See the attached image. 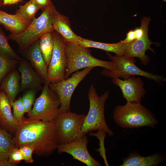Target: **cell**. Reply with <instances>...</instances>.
Masks as SVG:
<instances>
[{
  "mask_svg": "<svg viewBox=\"0 0 166 166\" xmlns=\"http://www.w3.org/2000/svg\"><path fill=\"white\" fill-rule=\"evenodd\" d=\"M78 44L85 47L96 48L112 52L119 56H123L125 45L121 40L116 43H107L95 42L81 37Z\"/></svg>",
  "mask_w": 166,
  "mask_h": 166,
  "instance_id": "obj_21",
  "label": "cell"
},
{
  "mask_svg": "<svg viewBox=\"0 0 166 166\" xmlns=\"http://www.w3.org/2000/svg\"><path fill=\"white\" fill-rule=\"evenodd\" d=\"M42 10L53 5L50 0H32Z\"/></svg>",
  "mask_w": 166,
  "mask_h": 166,
  "instance_id": "obj_32",
  "label": "cell"
},
{
  "mask_svg": "<svg viewBox=\"0 0 166 166\" xmlns=\"http://www.w3.org/2000/svg\"><path fill=\"white\" fill-rule=\"evenodd\" d=\"M18 70L20 74V91L33 88L37 90L42 88L44 80L25 59L19 61Z\"/></svg>",
  "mask_w": 166,
  "mask_h": 166,
  "instance_id": "obj_14",
  "label": "cell"
},
{
  "mask_svg": "<svg viewBox=\"0 0 166 166\" xmlns=\"http://www.w3.org/2000/svg\"><path fill=\"white\" fill-rule=\"evenodd\" d=\"M37 90L33 88L29 89L21 97L25 113H27L28 115L31 112L34 102Z\"/></svg>",
  "mask_w": 166,
  "mask_h": 166,
  "instance_id": "obj_28",
  "label": "cell"
},
{
  "mask_svg": "<svg viewBox=\"0 0 166 166\" xmlns=\"http://www.w3.org/2000/svg\"><path fill=\"white\" fill-rule=\"evenodd\" d=\"M11 106L6 95L0 91V126L9 133L15 132L18 124L15 121L11 112Z\"/></svg>",
  "mask_w": 166,
  "mask_h": 166,
  "instance_id": "obj_17",
  "label": "cell"
},
{
  "mask_svg": "<svg viewBox=\"0 0 166 166\" xmlns=\"http://www.w3.org/2000/svg\"><path fill=\"white\" fill-rule=\"evenodd\" d=\"M53 5L42 10L41 15L34 18L30 26L23 32L18 34H10L8 39L16 42L18 51L24 54L29 48L44 34L53 30L52 8Z\"/></svg>",
  "mask_w": 166,
  "mask_h": 166,
  "instance_id": "obj_5",
  "label": "cell"
},
{
  "mask_svg": "<svg viewBox=\"0 0 166 166\" xmlns=\"http://www.w3.org/2000/svg\"><path fill=\"white\" fill-rule=\"evenodd\" d=\"M16 164L10 163L8 161H0V166H16Z\"/></svg>",
  "mask_w": 166,
  "mask_h": 166,
  "instance_id": "obj_35",
  "label": "cell"
},
{
  "mask_svg": "<svg viewBox=\"0 0 166 166\" xmlns=\"http://www.w3.org/2000/svg\"><path fill=\"white\" fill-rule=\"evenodd\" d=\"M113 83L119 87L123 98L127 102L132 103H140L141 99L145 95L146 90L141 79L135 76L122 80L119 78H112Z\"/></svg>",
  "mask_w": 166,
  "mask_h": 166,
  "instance_id": "obj_12",
  "label": "cell"
},
{
  "mask_svg": "<svg viewBox=\"0 0 166 166\" xmlns=\"http://www.w3.org/2000/svg\"><path fill=\"white\" fill-rule=\"evenodd\" d=\"M113 114L116 123L124 128L144 126L153 128L158 122L153 113L140 103L127 102L123 105H117Z\"/></svg>",
  "mask_w": 166,
  "mask_h": 166,
  "instance_id": "obj_2",
  "label": "cell"
},
{
  "mask_svg": "<svg viewBox=\"0 0 166 166\" xmlns=\"http://www.w3.org/2000/svg\"><path fill=\"white\" fill-rule=\"evenodd\" d=\"M85 116L71 111L59 113L55 125L59 144L73 141L84 135L81 129Z\"/></svg>",
  "mask_w": 166,
  "mask_h": 166,
  "instance_id": "obj_8",
  "label": "cell"
},
{
  "mask_svg": "<svg viewBox=\"0 0 166 166\" xmlns=\"http://www.w3.org/2000/svg\"><path fill=\"white\" fill-rule=\"evenodd\" d=\"M53 47L51 59L48 66V73L44 84L54 83L64 79L67 67V60L65 54V42L57 32H52Z\"/></svg>",
  "mask_w": 166,
  "mask_h": 166,
  "instance_id": "obj_9",
  "label": "cell"
},
{
  "mask_svg": "<svg viewBox=\"0 0 166 166\" xmlns=\"http://www.w3.org/2000/svg\"><path fill=\"white\" fill-rule=\"evenodd\" d=\"M32 22L23 18L17 10L14 14H11L0 10V24L11 34H18L23 32Z\"/></svg>",
  "mask_w": 166,
  "mask_h": 166,
  "instance_id": "obj_16",
  "label": "cell"
},
{
  "mask_svg": "<svg viewBox=\"0 0 166 166\" xmlns=\"http://www.w3.org/2000/svg\"><path fill=\"white\" fill-rule=\"evenodd\" d=\"M52 13L53 30L60 34L65 42L78 44L81 37L71 29L68 18L58 12L54 5Z\"/></svg>",
  "mask_w": 166,
  "mask_h": 166,
  "instance_id": "obj_15",
  "label": "cell"
},
{
  "mask_svg": "<svg viewBox=\"0 0 166 166\" xmlns=\"http://www.w3.org/2000/svg\"><path fill=\"white\" fill-rule=\"evenodd\" d=\"M152 42L149 39L148 32L141 38L127 43H125L123 55L126 57H137L141 61L142 64L147 65L150 61L149 56L145 54L149 50L155 53L154 50L151 47Z\"/></svg>",
  "mask_w": 166,
  "mask_h": 166,
  "instance_id": "obj_13",
  "label": "cell"
},
{
  "mask_svg": "<svg viewBox=\"0 0 166 166\" xmlns=\"http://www.w3.org/2000/svg\"><path fill=\"white\" fill-rule=\"evenodd\" d=\"M24 157V160L27 163L34 162L32 157L34 152V146L32 144L24 145L19 147Z\"/></svg>",
  "mask_w": 166,
  "mask_h": 166,
  "instance_id": "obj_30",
  "label": "cell"
},
{
  "mask_svg": "<svg viewBox=\"0 0 166 166\" xmlns=\"http://www.w3.org/2000/svg\"><path fill=\"white\" fill-rule=\"evenodd\" d=\"M22 160H24V157L19 147H15L10 154L8 161L16 164Z\"/></svg>",
  "mask_w": 166,
  "mask_h": 166,
  "instance_id": "obj_31",
  "label": "cell"
},
{
  "mask_svg": "<svg viewBox=\"0 0 166 166\" xmlns=\"http://www.w3.org/2000/svg\"><path fill=\"white\" fill-rule=\"evenodd\" d=\"M136 39L133 30H129L126 34L125 38L123 40H121L124 43H127L131 42Z\"/></svg>",
  "mask_w": 166,
  "mask_h": 166,
  "instance_id": "obj_33",
  "label": "cell"
},
{
  "mask_svg": "<svg viewBox=\"0 0 166 166\" xmlns=\"http://www.w3.org/2000/svg\"><path fill=\"white\" fill-rule=\"evenodd\" d=\"M19 61L16 60L6 59L0 55V85L6 76L15 68Z\"/></svg>",
  "mask_w": 166,
  "mask_h": 166,
  "instance_id": "obj_27",
  "label": "cell"
},
{
  "mask_svg": "<svg viewBox=\"0 0 166 166\" xmlns=\"http://www.w3.org/2000/svg\"><path fill=\"white\" fill-rule=\"evenodd\" d=\"M88 94L89 103V110L87 114L85 116L81 127L82 134H86L89 132L103 130L109 136H113L114 132L108 127L104 114L105 104L109 96V90L99 96L96 88L93 84H91Z\"/></svg>",
  "mask_w": 166,
  "mask_h": 166,
  "instance_id": "obj_3",
  "label": "cell"
},
{
  "mask_svg": "<svg viewBox=\"0 0 166 166\" xmlns=\"http://www.w3.org/2000/svg\"><path fill=\"white\" fill-rule=\"evenodd\" d=\"M39 49L44 61L47 66L52 57L53 41L52 32L45 33L39 39Z\"/></svg>",
  "mask_w": 166,
  "mask_h": 166,
  "instance_id": "obj_23",
  "label": "cell"
},
{
  "mask_svg": "<svg viewBox=\"0 0 166 166\" xmlns=\"http://www.w3.org/2000/svg\"><path fill=\"white\" fill-rule=\"evenodd\" d=\"M163 2H165L166 1V0H163Z\"/></svg>",
  "mask_w": 166,
  "mask_h": 166,
  "instance_id": "obj_37",
  "label": "cell"
},
{
  "mask_svg": "<svg viewBox=\"0 0 166 166\" xmlns=\"http://www.w3.org/2000/svg\"><path fill=\"white\" fill-rule=\"evenodd\" d=\"M23 2V0H3V5H10Z\"/></svg>",
  "mask_w": 166,
  "mask_h": 166,
  "instance_id": "obj_34",
  "label": "cell"
},
{
  "mask_svg": "<svg viewBox=\"0 0 166 166\" xmlns=\"http://www.w3.org/2000/svg\"><path fill=\"white\" fill-rule=\"evenodd\" d=\"M13 139L15 147L32 144L34 153L40 157L52 155L59 145L55 121H45L27 118L18 125Z\"/></svg>",
  "mask_w": 166,
  "mask_h": 166,
  "instance_id": "obj_1",
  "label": "cell"
},
{
  "mask_svg": "<svg viewBox=\"0 0 166 166\" xmlns=\"http://www.w3.org/2000/svg\"><path fill=\"white\" fill-rule=\"evenodd\" d=\"M106 132L103 130H98L95 133L90 132V136H96L99 140L100 147L97 149L96 151L99 153V155L104 160L105 164L106 166H109L106 154V149L104 146V140L106 136Z\"/></svg>",
  "mask_w": 166,
  "mask_h": 166,
  "instance_id": "obj_29",
  "label": "cell"
},
{
  "mask_svg": "<svg viewBox=\"0 0 166 166\" xmlns=\"http://www.w3.org/2000/svg\"><path fill=\"white\" fill-rule=\"evenodd\" d=\"M7 39L0 26V55L8 59L20 61L22 59L11 47Z\"/></svg>",
  "mask_w": 166,
  "mask_h": 166,
  "instance_id": "obj_24",
  "label": "cell"
},
{
  "mask_svg": "<svg viewBox=\"0 0 166 166\" xmlns=\"http://www.w3.org/2000/svg\"><path fill=\"white\" fill-rule=\"evenodd\" d=\"M11 106L13 108V115L18 125L22 123L26 118L24 117L25 113V108L22 103L21 98L10 103Z\"/></svg>",
  "mask_w": 166,
  "mask_h": 166,
  "instance_id": "obj_26",
  "label": "cell"
},
{
  "mask_svg": "<svg viewBox=\"0 0 166 166\" xmlns=\"http://www.w3.org/2000/svg\"><path fill=\"white\" fill-rule=\"evenodd\" d=\"M24 54L31 66L45 81L47 76L48 66L39 49V39L29 48Z\"/></svg>",
  "mask_w": 166,
  "mask_h": 166,
  "instance_id": "obj_20",
  "label": "cell"
},
{
  "mask_svg": "<svg viewBox=\"0 0 166 166\" xmlns=\"http://www.w3.org/2000/svg\"><path fill=\"white\" fill-rule=\"evenodd\" d=\"M94 67H87L81 71H77L70 78L49 84L50 88L58 97L61 102L59 113L70 111V102L72 95L79 83Z\"/></svg>",
  "mask_w": 166,
  "mask_h": 166,
  "instance_id": "obj_10",
  "label": "cell"
},
{
  "mask_svg": "<svg viewBox=\"0 0 166 166\" xmlns=\"http://www.w3.org/2000/svg\"><path fill=\"white\" fill-rule=\"evenodd\" d=\"M39 7L32 0H30L23 5H20L17 10L20 15L25 19L32 21L35 18Z\"/></svg>",
  "mask_w": 166,
  "mask_h": 166,
  "instance_id": "obj_25",
  "label": "cell"
},
{
  "mask_svg": "<svg viewBox=\"0 0 166 166\" xmlns=\"http://www.w3.org/2000/svg\"><path fill=\"white\" fill-rule=\"evenodd\" d=\"M20 74L14 68L6 76L1 83L0 90L6 95L10 103L15 100L20 91Z\"/></svg>",
  "mask_w": 166,
  "mask_h": 166,
  "instance_id": "obj_19",
  "label": "cell"
},
{
  "mask_svg": "<svg viewBox=\"0 0 166 166\" xmlns=\"http://www.w3.org/2000/svg\"><path fill=\"white\" fill-rule=\"evenodd\" d=\"M164 156L157 152L148 156H140L138 152H130L128 156L123 158V163L120 166H156L165 160Z\"/></svg>",
  "mask_w": 166,
  "mask_h": 166,
  "instance_id": "obj_18",
  "label": "cell"
},
{
  "mask_svg": "<svg viewBox=\"0 0 166 166\" xmlns=\"http://www.w3.org/2000/svg\"><path fill=\"white\" fill-rule=\"evenodd\" d=\"M106 53L115 66L114 70L105 69L101 72L102 75L111 78L127 79L131 76H140L153 80L158 84L165 82L166 79L163 76L154 74L140 69L135 64L134 57H126L124 56L116 55L113 56L108 52Z\"/></svg>",
  "mask_w": 166,
  "mask_h": 166,
  "instance_id": "obj_6",
  "label": "cell"
},
{
  "mask_svg": "<svg viewBox=\"0 0 166 166\" xmlns=\"http://www.w3.org/2000/svg\"><path fill=\"white\" fill-rule=\"evenodd\" d=\"M65 42V52L67 65L64 79L73 72L87 67L99 66L109 70H115V66L112 61L98 59L91 55V50L88 48L76 43Z\"/></svg>",
  "mask_w": 166,
  "mask_h": 166,
  "instance_id": "obj_4",
  "label": "cell"
},
{
  "mask_svg": "<svg viewBox=\"0 0 166 166\" xmlns=\"http://www.w3.org/2000/svg\"><path fill=\"white\" fill-rule=\"evenodd\" d=\"M3 5V0H0V8Z\"/></svg>",
  "mask_w": 166,
  "mask_h": 166,
  "instance_id": "obj_36",
  "label": "cell"
},
{
  "mask_svg": "<svg viewBox=\"0 0 166 166\" xmlns=\"http://www.w3.org/2000/svg\"><path fill=\"white\" fill-rule=\"evenodd\" d=\"M13 136L0 126V161H8L10 152L15 147Z\"/></svg>",
  "mask_w": 166,
  "mask_h": 166,
  "instance_id": "obj_22",
  "label": "cell"
},
{
  "mask_svg": "<svg viewBox=\"0 0 166 166\" xmlns=\"http://www.w3.org/2000/svg\"><path fill=\"white\" fill-rule=\"evenodd\" d=\"M49 84H44L41 94L35 100L28 114V120L50 121L56 119L61 102L57 95L50 88Z\"/></svg>",
  "mask_w": 166,
  "mask_h": 166,
  "instance_id": "obj_7",
  "label": "cell"
},
{
  "mask_svg": "<svg viewBox=\"0 0 166 166\" xmlns=\"http://www.w3.org/2000/svg\"><path fill=\"white\" fill-rule=\"evenodd\" d=\"M89 140L86 134L80 138L65 144H59L57 149L59 153H66L87 166H101V164L89 154L87 145Z\"/></svg>",
  "mask_w": 166,
  "mask_h": 166,
  "instance_id": "obj_11",
  "label": "cell"
}]
</instances>
